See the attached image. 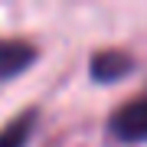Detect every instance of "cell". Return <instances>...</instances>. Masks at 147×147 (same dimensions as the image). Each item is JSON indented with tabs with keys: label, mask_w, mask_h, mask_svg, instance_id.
Listing matches in <instances>:
<instances>
[{
	"label": "cell",
	"mask_w": 147,
	"mask_h": 147,
	"mask_svg": "<svg viewBox=\"0 0 147 147\" xmlns=\"http://www.w3.org/2000/svg\"><path fill=\"white\" fill-rule=\"evenodd\" d=\"M111 134L124 144H141L147 141V95L144 98H134L127 105H121L108 121Z\"/></svg>",
	"instance_id": "obj_1"
},
{
	"label": "cell",
	"mask_w": 147,
	"mask_h": 147,
	"mask_svg": "<svg viewBox=\"0 0 147 147\" xmlns=\"http://www.w3.org/2000/svg\"><path fill=\"white\" fill-rule=\"evenodd\" d=\"M134 56L124 53V49H98L88 62V75L98 85H111V82H121L127 72H134Z\"/></svg>",
	"instance_id": "obj_2"
},
{
	"label": "cell",
	"mask_w": 147,
	"mask_h": 147,
	"mask_svg": "<svg viewBox=\"0 0 147 147\" xmlns=\"http://www.w3.org/2000/svg\"><path fill=\"white\" fill-rule=\"evenodd\" d=\"M39 59L36 46L26 39H3L0 36V82H10L16 75H23L33 62Z\"/></svg>",
	"instance_id": "obj_3"
},
{
	"label": "cell",
	"mask_w": 147,
	"mask_h": 147,
	"mask_svg": "<svg viewBox=\"0 0 147 147\" xmlns=\"http://www.w3.org/2000/svg\"><path fill=\"white\" fill-rule=\"evenodd\" d=\"M36 121H39V111L36 108H26L20 111L13 121H7L0 127V147H26L33 131H36Z\"/></svg>",
	"instance_id": "obj_4"
}]
</instances>
